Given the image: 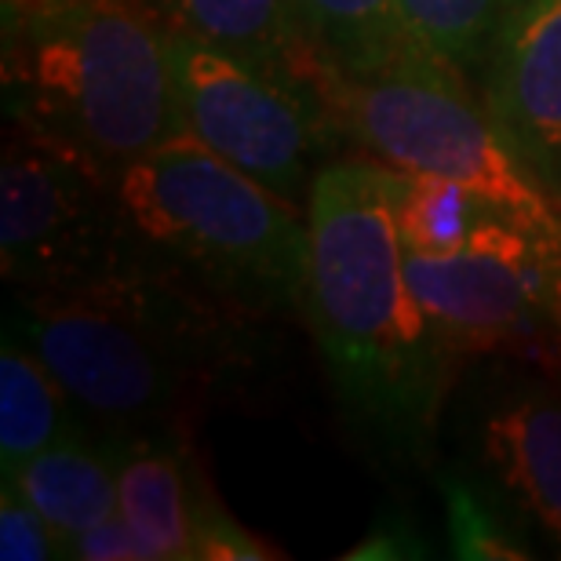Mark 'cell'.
<instances>
[{
	"label": "cell",
	"mask_w": 561,
	"mask_h": 561,
	"mask_svg": "<svg viewBox=\"0 0 561 561\" xmlns=\"http://www.w3.org/2000/svg\"><path fill=\"white\" fill-rule=\"evenodd\" d=\"M249 313L121 252L110 271L66 288L15 291L8 321L51 368L88 426L172 431L244 368Z\"/></svg>",
	"instance_id": "7a4b0ae2"
},
{
	"label": "cell",
	"mask_w": 561,
	"mask_h": 561,
	"mask_svg": "<svg viewBox=\"0 0 561 561\" xmlns=\"http://www.w3.org/2000/svg\"><path fill=\"white\" fill-rule=\"evenodd\" d=\"M280 551L249 533L222 503L211 496L194 529V561H274Z\"/></svg>",
	"instance_id": "ffe728a7"
},
{
	"label": "cell",
	"mask_w": 561,
	"mask_h": 561,
	"mask_svg": "<svg viewBox=\"0 0 561 561\" xmlns=\"http://www.w3.org/2000/svg\"><path fill=\"white\" fill-rule=\"evenodd\" d=\"M463 437L481 478L561 554V373L496 357L463 401Z\"/></svg>",
	"instance_id": "9c48e42d"
},
{
	"label": "cell",
	"mask_w": 561,
	"mask_h": 561,
	"mask_svg": "<svg viewBox=\"0 0 561 561\" xmlns=\"http://www.w3.org/2000/svg\"><path fill=\"white\" fill-rule=\"evenodd\" d=\"M346 561H401V558H431V547H426L423 536L412 529L409 518H379L373 525V533L365 536L354 551L343 554Z\"/></svg>",
	"instance_id": "7402d4cb"
},
{
	"label": "cell",
	"mask_w": 561,
	"mask_h": 561,
	"mask_svg": "<svg viewBox=\"0 0 561 561\" xmlns=\"http://www.w3.org/2000/svg\"><path fill=\"white\" fill-rule=\"evenodd\" d=\"M405 274L453 357L551 362L561 238L496 219L448 255L405 252Z\"/></svg>",
	"instance_id": "52a82bcc"
},
{
	"label": "cell",
	"mask_w": 561,
	"mask_h": 561,
	"mask_svg": "<svg viewBox=\"0 0 561 561\" xmlns=\"http://www.w3.org/2000/svg\"><path fill=\"white\" fill-rule=\"evenodd\" d=\"M0 88L8 121L110 179L186 131L146 0H0Z\"/></svg>",
	"instance_id": "3957f363"
},
{
	"label": "cell",
	"mask_w": 561,
	"mask_h": 561,
	"mask_svg": "<svg viewBox=\"0 0 561 561\" xmlns=\"http://www.w3.org/2000/svg\"><path fill=\"white\" fill-rule=\"evenodd\" d=\"M146 4L161 15L168 30L194 33L277 81L318 88L324 95L329 81L321 62L313 59L291 0H146Z\"/></svg>",
	"instance_id": "7c38bea8"
},
{
	"label": "cell",
	"mask_w": 561,
	"mask_h": 561,
	"mask_svg": "<svg viewBox=\"0 0 561 561\" xmlns=\"http://www.w3.org/2000/svg\"><path fill=\"white\" fill-rule=\"evenodd\" d=\"M390 183L394 168L376 161H329L313 175L302 313L351 420L387 453L423 456L453 354L409 285Z\"/></svg>",
	"instance_id": "6da1fadb"
},
{
	"label": "cell",
	"mask_w": 561,
	"mask_h": 561,
	"mask_svg": "<svg viewBox=\"0 0 561 561\" xmlns=\"http://www.w3.org/2000/svg\"><path fill=\"white\" fill-rule=\"evenodd\" d=\"M478 81L503 142L561 205V0H507Z\"/></svg>",
	"instance_id": "30bf717a"
},
{
	"label": "cell",
	"mask_w": 561,
	"mask_h": 561,
	"mask_svg": "<svg viewBox=\"0 0 561 561\" xmlns=\"http://www.w3.org/2000/svg\"><path fill=\"white\" fill-rule=\"evenodd\" d=\"M125 252L241 313L302 310L307 216L190 131L114 179Z\"/></svg>",
	"instance_id": "277c9868"
},
{
	"label": "cell",
	"mask_w": 561,
	"mask_h": 561,
	"mask_svg": "<svg viewBox=\"0 0 561 561\" xmlns=\"http://www.w3.org/2000/svg\"><path fill=\"white\" fill-rule=\"evenodd\" d=\"M66 558H77V561H157V554L142 543V536L131 529L121 514H110V518L77 533L73 540L66 543Z\"/></svg>",
	"instance_id": "44dd1931"
},
{
	"label": "cell",
	"mask_w": 561,
	"mask_h": 561,
	"mask_svg": "<svg viewBox=\"0 0 561 561\" xmlns=\"http://www.w3.org/2000/svg\"><path fill=\"white\" fill-rule=\"evenodd\" d=\"M88 420L77 412L51 368L30 351V343L4 324L0 346V474L11 478L22 463L62 442Z\"/></svg>",
	"instance_id": "5bb4252c"
},
{
	"label": "cell",
	"mask_w": 561,
	"mask_h": 561,
	"mask_svg": "<svg viewBox=\"0 0 561 561\" xmlns=\"http://www.w3.org/2000/svg\"><path fill=\"white\" fill-rule=\"evenodd\" d=\"M442 503L448 522V551L463 561H529L536 547L525 525L500 489L485 478L442 474Z\"/></svg>",
	"instance_id": "e0dca14e"
},
{
	"label": "cell",
	"mask_w": 561,
	"mask_h": 561,
	"mask_svg": "<svg viewBox=\"0 0 561 561\" xmlns=\"http://www.w3.org/2000/svg\"><path fill=\"white\" fill-rule=\"evenodd\" d=\"M503 8L507 0H398V19L412 48L470 81L481 73Z\"/></svg>",
	"instance_id": "ac0fdd59"
},
{
	"label": "cell",
	"mask_w": 561,
	"mask_h": 561,
	"mask_svg": "<svg viewBox=\"0 0 561 561\" xmlns=\"http://www.w3.org/2000/svg\"><path fill=\"white\" fill-rule=\"evenodd\" d=\"M291 4L329 81L324 95L335 81L373 77L412 48L398 19V0H291Z\"/></svg>",
	"instance_id": "9a60e30c"
},
{
	"label": "cell",
	"mask_w": 561,
	"mask_h": 561,
	"mask_svg": "<svg viewBox=\"0 0 561 561\" xmlns=\"http://www.w3.org/2000/svg\"><path fill=\"white\" fill-rule=\"evenodd\" d=\"M0 558L4 561H51L62 558V540L44 522V514L4 478L0 492Z\"/></svg>",
	"instance_id": "d6986e66"
},
{
	"label": "cell",
	"mask_w": 561,
	"mask_h": 561,
	"mask_svg": "<svg viewBox=\"0 0 561 561\" xmlns=\"http://www.w3.org/2000/svg\"><path fill=\"white\" fill-rule=\"evenodd\" d=\"M168 59L190 136L274 194L296 205L310 197L313 175L343 136L318 88L277 81L183 30H168Z\"/></svg>",
	"instance_id": "8992f818"
},
{
	"label": "cell",
	"mask_w": 561,
	"mask_h": 561,
	"mask_svg": "<svg viewBox=\"0 0 561 561\" xmlns=\"http://www.w3.org/2000/svg\"><path fill=\"white\" fill-rule=\"evenodd\" d=\"M543 368L551 373H561V291H558V307H554V346H551V362Z\"/></svg>",
	"instance_id": "603a6c76"
},
{
	"label": "cell",
	"mask_w": 561,
	"mask_h": 561,
	"mask_svg": "<svg viewBox=\"0 0 561 561\" xmlns=\"http://www.w3.org/2000/svg\"><path fill=\"white\" fill-rule=\"evenodd\" d=\"M121 252L114 179L11 121L0 157V271L8 285H81L110 271Z\"/></svg>",
	"instance_id": "ba28073f"
},
{
	"label": "cell",
	"mask_w": 561,
	"mask_h": 561,
	"mask_svg": "<svg viewBox=\"0 0 561 561\" xmlns=\"http://www.w3.org/2000/svg\"><path fill=\"white\" fill-rule=\"evenodd\" d=\"M11 481L62 540V558L77 533L117 514L114 456L106 437L92 426H77L62 442L37 453L11 474Z\"/></svg>",
	"instance_id": "4fadbf2b"
},
{
	"label": "cell",
	"mask_w": 561,
	"mask_h": 561,
	"mask_svg": "<svg viewBox=\"0 0 561 561\" xmlns=\"http://www.w3.org/2000/svg\"><path fill=\"white\" fill-rule=\"evenodd\" d=\"M390 205L412 255H448L463 249L485 222L503 219V211L478 190L434 172H394Z\"/></svg>",
	"instance_id": "2e32d148"
},
{
	"label": "cell",
	"mask_w": 561,
	"mask_h": 561,
	"mask_svg": "<svg viewBox=\"0 0 561 561\" xmlns=\"http://www.w3.org/2000/svg\"><path fill=\"white\" fill-rule=\"evenodd\" d=\"M329 106L343 136L398 172H434L478 190L514 227L561 238V205L518 164L478 106L467 77L409 48L373 77L335 81Z\"/></svg>",
	"instance_id": "5b68a950"
},
{
	"label": "cell",
	"mask_w": 561,
	"mask_h": 561,
	"mask_svg": "<svg viewBox=\"0 0 561 561\" xmlns=\"http://www.w3.org/2000/svg\"><path fill=\"white\" fill-rule=\"evenodd\" d=\"M103 437L117 470V514L161 561H194V529L211 492L197 478L190 434L139 431Z\"/></svg>",
	"instance_id": "8fae6325"
}]
</instances>
